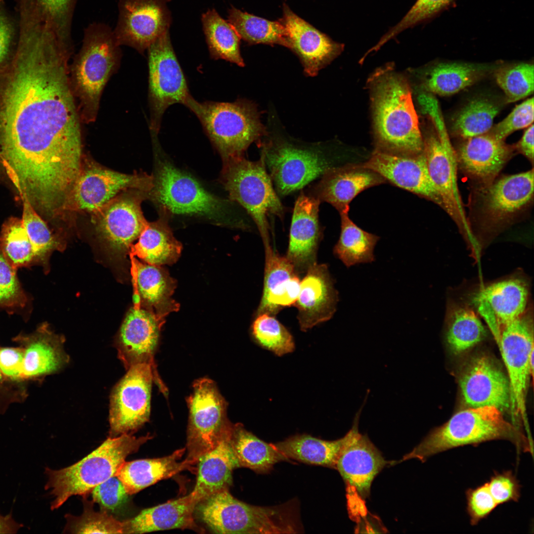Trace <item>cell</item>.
Returning <instances> with one entry per match:
<instances>
[{"mask_svg": "<svg viewBox=\"0 0 534 534\" xmlns=\"http://www.w3.org/2000/svg\"><path fill=\"white\" fill-rule=\"evenodd\" d=\"M68 60L55 40L27 32L0 68V183L18 197L61 196L81 171V121Z\"/></svg>", "mask_w": 534, "mask_h": 534, "instance_id": "obj_1", "label": "cell"}, {"mask_svg": "<svg viewBox=\"0 0 534 534\" xmlns=\"http://www.w3.org/2000/svg\"><path fill=\"white\" fill-rule=\"evenodd\" d=\"M376 75L372 101L378 149L399 154L423 153L424 141L407 82L392 71Z\"/></svg>", "mask_w": 534, "mask_h": 534, "instance_id": "obj_2", "label": "cell"}, {"mask_svg": "<svg viewBox=\"0 0 534 534\" xmlns=\"http://www.w3.org/2000/svg\"><path fill=\"white\" fill-rule=\"evenodd\" d=\"M499 439L511 442L518 450L533 451L529 438L507 421L499 409L493 406L470 407L435 429L400 462L411 458L424 462L453 448Z\"/></svg>", "mask_w": 534, "mask_h": 534, "instance_id": "obj_3", "label": "cell"}, {"mask_svg": "<svg viewBox=\"0 0 534 534\" xmlns=\"http://www.w3.org/2000/svg\"><path fill=\"white\" fill-rule=\"evenodd\" d=\"M120 45L106 25L94 23L84 30L82 47L69 77L81 122H94L103 90L119 62Z\"/></svg>", "mask_w": 534, "mask_h": 534, "instance_id": "obj_4", "label": "cell"}, {"mask_svg": "<svg viewBox=\"0 0 534 534\" xmlns=\"http://www.w3.org/2000/svg\"><path fill=\"white\" fill-rule=\"evenodd\" d=\"M153 437L138 438L131 434L108 438L96 449L76 463L60 470L45 469L46 490L53 497L52 510L60 507L71 496H83L97 485L115 476L129 455Z\"/></svg>", "mask_w": 534, "mask_h": 534, "instance_id": "obj_5", "label": "cell"}, {"mask_svg": "<svg viewBox=\"0 0 534 534\" xmlns=\"http://www.w3.org/2000/svg\"><path fill=\"white\" fill-rule=\"evenodd\" d=\"M184 105L198 118L223 160L243 156L266 133L257 107L249 100L199 102L190 95Z\"/></svg>", "mask_w": 534, "mask_h": 534, "instance_id": "obj_6", "label": "cell"}, {"mask_svg": "<svg viewBox=\"0 0 534 534\" xmlns=\"http://www.w3.org/2000/svg\"><path fill=\"white\" fill-rule=\"evenodd\" d=\"M222 177L229 198L243 207L255 222L265 248L271 246L267 218L282 217L283 208L263 158L252 162L241 156L224 160Z\"/></svg>", "mask_w": 534, "mask_h": 534, "instance_id": "obj_7", "label": "cell"}, {"mask_svg": "<svg viewBox=\"0 0 534 534\" xmlns=\"http://www.w3.org/2000/svg\"><path fill=\"white\" fill-rule=\"evenodd\" d=\"M187 400L189 409L186 459L197 463L232 429L226 416V403L215 383L208 378L196 380Z\"/></svg>", "mask_w": 534, "mask_h": 534, "instance_id": "obj_8", "label": "cell"}, {"mask_svg": "<svg viewBox=\"0 0 534 534\" xmlns=\"http://www.w3.org/2000/svg\"><path fill=\"white\" fill-rule=\"evenodd\" d=\"M261 145L262 158L282 195L301 189L331 168L316 148L299 145L276 134Z\"/></svg>", "mask_w": 534, "mask_h": 534, "instance_id": "obj_9", "label": "cell"}, {"mask_svg": "<svg viewBox=\"0 0 534 534\" xmlns=\"http://www.w3.org/2000/svg\"><path fill=\"white\" fill-rule=\"evenodd\" d=\"M147 50L150 128L156 134L167 108L175 103L184 105L190 94L172 45L169 30L159 36Z\"/></svg>", "mask_w": 534, "mask_h": 534, "instance_id": "obj_10", "label": "cell"}, {"mask_svg": "<svg viewBox=\"0 0 534 534\" xmlns=\"http://www.w3.org/2000/svg\"><path fill=\"white\" fill-rule=\"evenodd\" d=\"M154 178L146 174H125L95 164L82 166L62 209L92 213L128 190L150 192Z\"/></svg>", "mask_w": 534, "mask_h": 534, "instance_id": "obj_11", "label": "cell"}, {"mask_svg": "<svg viewBox=\"0 0 534 534\" xmlns=\"http://www.w3.org/2000/svg\"><path fill=\"white\" fill-rule=\"evenodd\" d=\"M150 192L173 214L201 215L214 220L224 214L223 201L205 190L196 179L167 163L159 167Z\"/></svg>", "mask_w": 534, "mask_h": 534, "instance_id": "obj_12", "label": "cell"}, {"mask_svg": "<svg viewBox=\"0 0 534 534\" xmlns=\"http://www.w3.org/2000/svg\"><path fill=\"white\" fill-rule=\"evenodd\" d=\"M113 388L109 416L110 437L132 434L149 419L152 367L140 363L130 367Z\"/></svg>", "mask_w": 534, "mask_h": 534, "instance_id": "obj_13", "label": "cell"}, {"mask_svg": "<svg viewBox=\"0 0 534 534\" xmlns=\"http://www.w3.org/2000/svg\"><path fill=\"white\" fill-rule=\"evenodd\" d=\"M498 346L507 371L512 416L522 419L527 428L526 397L532 376L530 357L534 337L533 325L526 313L500 327Z\"/></svg>", "mask_w": 534, "mask_h": 534, "instance_id": "obj_14", "label": "cell"}, {"mask_svg": "<svg viewBox=\"0 0 534 534\" xmlns=\"http://www.w3.org/2000/svg\"><path fill=\"white\" fill-rule=\"evenodd\" d=\"M430 117L436 133L424 139L429 175L441 196L442 207L458 224L466 225L457 185L455 152L441 111H433Z\"/></svg>", "mask_w": 534, "mask_h": 534, "instance_id": "obj_15", "label": "cell"}, {"mask_svg": "<svg viewBox=\"0 0 534 534\" xmlns=\"http://www.w3.org/2000/svg\"><path fill=\"white\" fill-rule=\"evenodd\" d=\"M171 0H119L118 18L113 33L118 44L143 53L172 21Z\"/></svg>", "mask_w": 534, "mask_h": 534, "instance_id": "obj_16", "label": "cell"}, {"mask_svg": "<svg viewBox=\"0 0 534 534\" xmlns=\"http://www.w3.org/2000/svg\"><path fill=\"white\" fill-rule=\"evenodd\" d=\"M164 318L138 306L128 312L116 340L118 356L128 370L132 366L147 363L152 367L154 380L166 396L168 390L160 377L154 356Z\"/></svg>", "mask_w": 534, "mask_h": 534, "instance_id": "obj_17", "label": "cell"}, {"mask_svg": "<svg viewBox=\"0 0 534 534\" xmlns=\"http://www.w3.org/2000/svg\"><path fill=\"white\" fill-rule=\"evenodd\" d=\"M145 192L122 193L92 213L97 232L114 250L129 249L147 225L140 206Z\"/></svg>", "mask_w": 534, "mask_h": 534, "instance_id": "obj_18", "label": "cell"}, {"mask_svg": "<svg viewBox=\"0 0 534 534\" xmlns=\"http://www.w3.org/2000/svg\"><path fill=\"white\" fill-rule=\"evenodd\" d=\"M362 407L355 416L352 428L338 457L335 469L346 483L348 490L356 492L362 498L369 494L372 482L388 464L380 452L366 435L358 431V422Z\"/></svg>", "mask_w": 534, "mask_h": 534, "instance_id": "obj_19", "label": "cell"}, {"mask_svg": "<svg viewBox=\"0 0 534 534\" xmlns=\"http://www.w3.org/2000/svg\"><path fill=\"white\" fill-rule=\"evenodd\" d=\"M395 185L442 207V201L429 175L424 152L399 154L376 150L361 165Z\"/></svg>", "mask_w": 534, "mask_h": 534, "instance_id": "obj_20", "label": "cell"}, {"mask_svg": "<svg viewBox=\"0 0 534 534\" xmlns=\"http://www.w3.org/2000/svg\"><path fill=\"white\" fill-rule=\"evenodd\" d=\"M305 273L301 280L295 304L303 331L330 320L336 311L339 301V294L326 264L316 262Z\"/></svg>", "mask_w": 534, "mask_h": 534, "instance_id": "obj_21", "label": "cell"}, {"mask_svg": "<svg viewBox=\"0 0 534 534\" xmlns=\"http://www.w3.org/2000/svg\"><path fill=\"white\" fill-rule=\"evenodd\" d=\"M482 200L486 223L502 224L528 206L534 197V170L503 176L487 185Z\"/></svg>", "mask_w": 534, "mask_h": 534, "instance_id": "obj_22", "label": "cell"}, {"mask_svg": "<svg viewBox=\"0 0 534 534\" xmlns=\"http://www.w3.org/2000/svg\"><path fill=\"white\" fill-rule=\"evenodd\" d=\"M459 385L463 400L469 407L493 406L501 411L510 407L508 378L486 356L472 361Z\"/></svg>", "mask_w": 534, "mask_h": 534, "instance_id": "obj_23", "label": "cell"}, {"mask_svg": "<svg viewBox=\"0 0 534 534\" xmlns=\"http://www.w3.org/2000/svg\"><path fill=\"white\" fill-rule=\"evenodd\" d=\"M528 297L526 283L513 278L488 286L476 297L478 311L497 345L500 327L526 313Z\"/></svg>", "mask_w": 534, "mask_h": 534, "instance_id": "obj_24", "label": "cell"}, {"mask_svg": "<svg viewBox=\"0 0 534 534\" xmlns=\"http://www.w3.org/2000/svg\"><path fill=\"white\" fill-rule=\"evenodd\" d=\"M320 202L302 193L295 203L285 257L298 275L306 273L317 262L321 235L318 216Z\"/></svg>", "mask_w": 534, "mask_h": 534, "instance_id": "obj_25", "label": "cell"}, {"mask_svg": "<svg viewBox=\"0 0 534 534\" xmlns=\"http://www.w3.org/2000/svg\"><path fill=\"white\" fill-rule=\"evenodd\" d=\"M514 146L490 132L464 139L455 152L460 168L482 183L493 181L512 156Z\"/></svg>", "mask_w": 534, "mask_h": 534, "instance_id": "obj_26", "label": "cell"}, {"mask_svg": "<svg viewBox=\"0 0 534 534\" xmlns=\"http://www.w3.org/2000/svg\"><path fill=\"white\" fill-rule=\"evenodd\" d=\"M288 35L290 48L299 56L306 74L314 76L340 51L341 45L284 7L282 21Z\"/></svg>", "mask_w": 534, "mask_h": 534, "instance_id": "obj_27", "label": "cell"}, {"mask_svg": "<svg viewBox=\"0 0 534 534\" xmlns=\"http://www.w3.org/2000/svg\"><path fill=\"white\" fill-rule=\"evenodd\" d=\"M375 171L361 165L330 168L315 187L316 197L339 213L349 212L351 202L362 191L386 182Z\"/></svg>", "mask_w": 534, "mask_h": 534, "instance_id": "obj_28", "label": "cell"}, {"mask_svg": "<svg viewBox=\"0 0 534 534\" xmlns=\"http://www.w3.org/2000/svg\"><path fill=\"white\" fill-rule=\"evenodd\" d=\"M197 502L191 493L176 499L141 511L123 521L124 534H142L172 529L190 530L205 533L195 521Z\"/></svg>", "mask_w": 534, "mask_h": 534, "instance_id": "obj_29", "label": "cell"}, {"mask_svg": "<svg viewBox=\"0 0 534 534\" xmlns=\"http://www.w3.org/2000/svg\"><path fill=\"white\" fill-rule=\"evenodd\" d=\"M133 261L137 306L161 318L178 311L179 305L172 298L176 281L167 270L161 266L142 263L134 258Z\"/></svg>", "mask_w": 534, "mask_h": 534, "instance_id": "obj_30", "label": "cell"}, {"mask_svg": "<svg viewBox=\"0 0 534 534\" xmlns=\"http://www.w3.org/2000/svg\"><path fill=\"white\" fill-rule=\"evenodd\" d=\"M24 350L23 378L36 377L59 371L69 361L62 336L43 324L34 333L15 338Z\"/></svg>", "mask_w": 534, "mask_h": 534, "instance_id": "obj_31", "label": "cell"}, {"mask_svg": "<svg viewBox=\"0 0 534 534\" xmlns=\"http://www.w3.org/2000/svg\"><path fill=\"white\" fill-rule=\"evenodd\" d=\"M232 430L197 462L196 483L190 492L197 503L232 484V472L240 466L230 443Z\"/></svg>", "mask_w": 534, "mask_h": 534, "instance_id": "obj_32", "label": "cell"}, {"mask_svg": "<svg viewBox=\"0 0 534 534\" xmlns=\"http://www.w3.org/2000/svg\"><path fill=\"white\" fill-rule=\"evenodd\" d=\"M185 451L183 447L161 458L125 461L115 476L123 483L127 493L133 495L182 471L191 470L194 465L193 462L186 459L180 461Z\"/></svg>", "mask_w": 534, "mask_h": 534, "instance_id": "obj_33", "label": "cell"}, {"mask_svg": "<svg viewBox=\"0 0 534 534\" xmlns=\"http://www.w3.org/2000/svg\"><path fill=\"white\" fill-rule=\"evenodd\" d=\"M130 248L132 253L145 263L155 266L172 265L177 261L182 250L181 244L174 236L166 221L162 218L147 223Z\"/></svg>", "mask_w": 534, "mask_h": 534, "instance_id": "obj_34", "label": "cell"}, {"mask_svg": "<svg viewBox=\"0 0 534 534\" xmlns=\"http://www.w3.org/2000/svg\"><path fill=\"white\" fill-rule=\"evenodd\" d=\"M347 439V434L335 441H326L310 435L301 434L272 444L287 459L335 469L338 457Z\"/></svg>", "mask_w": 534, "mask_h": 534, "instance_id": "obj_35", "label": "cell"}, {"mask_svg": "<svg viewBox=\"0 0 534 534\" xmlns=\"http://www.w3.org/2000/svg\"><path fill=\"white\" fill-rule=\"evenodd\" d=\"M491 69L484 64L441 63L431 69L424 84L425 89L432 93L450 95L476 83Z\"/></svg>", "mask_w": 534, "mask_h": 534, "instance_id": "obj_36", "label": "cell"}, {"mask_svg": "<svg viewBox=\"0 0 534 534\" xmlns=\"http://www.w3.org/2000/svg\"><path fill=\"white\" fill-rule=\"evenodd\" d=\"M230 443L240 467L257 473L268 472L276 463L288 460L272 443L262 441L240 423L233 425Z\"/></svg>", "mask_w": 534, "mask_h": 534, "instance_id": "obj_37", "label": "cell"}, {"mask_svg": "<svg viewBox=\"0 0 534 534\" xmlns=\"http://www.w3.org/2000/svg\"><path fill=\"white\" fill-rule=\"evenodd\" d=\"M341 232L333 254L348 268L375 261L374 250L380 239L364 231L351 220L349 212L340 213Z\"/></svg>", "mask_w": 534, "mask_h": 534, "instance_id": "obj_38", "label": "cell"}, {"mask_svg": "<svg viewBox=\"0 0 534 534\" xmlns=\"http://www.w3.org/2000/svg\"><path fill=\"white\" fill-rule=\"evenodd\" d=\"M77 0H14L38 16L54 33L63 51L72 52L71 24Z\"/></svg>", "mask_w": 534, "mask_h": 534, "instance_id": "obj_39", "label": "cell"}, {"mask_svg": "<svg viewBox=\"0 0 534 534\" xmlns=\"http://www.w3.org/2000/svg\"><path fill=\"white\" fill-rule=\"evenodd\" d=\"M201 21L211 56L214 59H224L244 66L239 49L241 38L229 22L215 9L203 13Z\"/></svg>", "mask_w": 534, "mask_h": 534, "instance_id": "obj_40", "label": "cell"}, {"mask_svg": "<svg viewBox=\"0 0 534 534\" xmlns=\"http://www.w3.org/2000/svg\"><path fill=\"white\" fill-rule=\"evenodd\" d=\"M241 39L251 44H279L290 48L288 35L282 23L271 21L232 7L228 20Z\"/></svg>", "mask_w": 534, "mask_h": 534, "instance_id": "obj_41", "label": "cell"}, {"mask_svg": "<svg viewBox=\"0 0 534 534\" xmlns=\"http://www.w3.org/2000/svg\"><path fill=\"white\" fill-rule=\"evenodd\" d=\"M500 109V105L491 99L474 98L454 115L450 130L454 135L464 139L487 133L492 128Z\"/></svg>", "mask_w": 534, "mask_h": 534, "instance_id": "obj_42", "label": "cell"}, {"mask_svg": "<svg viewBox=\"0 0 534 534\" xmlns=\"http://www.w3.org/2000/svg\"><path fill=\"white\" fill-rule=\"evenodd\" d=\"M446 339L457 354L472 348L484 337L485 329L475 312L467 306L451 305L447 313Z\"/></svg>", "mask_w": 534, "mask_h": 534, "instance_id": "obj_43", "label": "cell"}, {"mask_svg": "<svg viewBox=\"0 0 534 534\" xmlns=\"http://www.w3.org/2000/svg\"><path fill=\"white\" fill-rule=\"evenodd\" d=\"M0 247L16 269L36 262L33 245L20 218L11 216L4 222L0 231Z\"/></svg>", "mask_w": 534, "mask_h": 534, "instance_id": "obj_44", "label": "cell"}, {"mask_svg": "<svg viewBox=\"0 0 534 534\" xmlns=\"http://www.w3.org/2000/svg\"><path fill=\"white\" fill-rule=\"evenodd\" d=\"M251 332L257 344L277 356L292 353L295 349L292 335L273 315L266 313L257 315Z\"/></svg>", "mask_w": 534, "mask_h": 534, "instance_id": "obj_45", "label": "cell"}, {"mask_svg": "<svg viewBox=\"0 0 534 534\" xmlns=\"http://www.w3.org/2000/svg\"><path fill=\"white\" fill-rule=\"evenodd\" d=\"M534 65L527 63L508 65L495 71L498 85L503 91L507 103H512L534 91Z\"/></svg>", "mask_w": 534, "mask_h": 534, "instance_id": "obj_46", "label": "cell"}, {"mask_svg": "<svg viewBox=\"0 0 534 534\" xmlns=\"http://www.w3.org/2000/svg\"><path fill=\"white\" fill-rule=\"evenodd\" d=\"M23 206L22 220L33 245L36 262L45 261L49 254L59 245L54 234L46 222L26 200L21 202Z\"/></svg>", "mask_w": 534, "mask_h": 534, "instance_id": "obj_47", "label": "cell"}, {"mask_svg": "<svg viewBox=\"0 0 534 534\" xmlns=\"http://www.w3.org/2000/svg\"><path fill=\"white\" fill-rule=\"evenodd\" d=\"M83 514L79 516L66 515V529L73 534H124L123 522L114 518L107 512L93 510L87 502Z\"/></svg>", "mask_w": 534, "mask_h": 534, "instance_id": "obj_48", "label": "cell"}, {"mask_svg": "<svg viewBox=\"0 0 534 534\" xmlns=\"http://www.w3.org/2000/svg\"><path fill=\"white\" fill-rule=\"evenodd\" d=\"M15 268L0 247V309L22 308L27 299L16 275Z\"/></svg>", "mask_w": 534, "mask_h": 534, "instance_id": "obj_49", "label": "cell"}, {"mask_svg": "<svg viewBox=\"0 0 534 534\" xmlns=\"http://www.w3.org/2000/svg\"><path fill=\"white\" fill-rule=\"evenodd\" d=\"M454 0H417L401 21L387 33L376 45L380 47L402 31L432 18L448 7Z\"/></svg>", "mask_w": 534, "mask_h": 534, "instance_id": "obj_50", "label": "cell"}, {"mask_svg": "<svg viewBox=\"0 0 534 534\" xmlns=\"http://www.w3.org/2000/svg\"><path fill=\"white\" fill-rule=\"evenodd\" d=\"M301 280L295 275L262 297L256 315L266 313L273 315L281 309L295 305L298 299Z\"/></svg>", "mask_w": 534, "mask_h": 534, "instance_id": "obj_51", "label": "cell"}, {"mask_svg": "<svg viewBox=\"0 0 534 534\" xmlns=\"http://www.w3.org/2000/svg\"><path fill=\"white\" fill-rule=\"evenodd\" d=\"M265 249V266L262 296L289 278L298 275L293 265L285 257L280 256L271 247Z\"/></svg>", "mask_w": 534, "mask_h": 534, "instance_id": "obj_52", "label": "cell"}, {"mask_svg": "<svg viewBox=\"0 0 534 534\" xmlns=\"http://www.w3.org/2000/svg\"><path fill=\"white\" fill-rule=\"evenodd\" d=\"M534 98L517 105L502 121L489 131L496 138L504 140L513 132L528 127L534 122Z\"/></svg>", "mask_w": 534, "mask_h": 534, "instance_id": "obj_53", "label": "cell"}, {"mask_svg": "<svg viewBox=\"0 0 534 534\" xmlns=\"http://www.w3.org/2000/svg\"><path fill=\"white\" fill-rule=\"evenodd\" d=\"M19 33L17 16L8 9L5 0H0V68L13 55Z\"/></svg>", "mask_w": 534, "mask_h": 534, "instance_id": "obj_54", "label": "cell"}, {"mask_svg": "<svg viewBox=\"0 0 534 534\" xmlns=\"http://www.w3.org/2000/svg\"><path fill=\"white\" fill-rule=\"evenodd\" d=\"M125 488L119 478L113 476L96 486L92 490L93 501L99 504L105 512H114L127 501Z\"/></svg>", "mask_w": 534, "mask_h": 534, "instance_id": "obj_55", "label": "cell"}, {"mask_svg": "<svg viewBox=\"0 0 534 534\" xmlns=\"http://www.w3.org/2000/svg\"><path fill=\"white\" fill-rule=\"evenodd\" d=\"M467 509L470 522L475 525L498 505L490 491L488 483L467 491Z\"/></svg>", "mask_w": 534, "mask_h": 534, "instance_id": "obj_56", "label": "cell"}, {"mask_svg": "<svg viewBox=\"0 0 534 534\" xmlns=\"http://www.w3.org/2000/svg\"><path fill=\"white\" fill-rule=\"evenodd\" d=\"M488 484L498 505L510 501H517L520 497L519 483L510 471L495 474Z\"/></svg>", "mask_w": 534, "mask_h": 534, "instance_id": "obj_57", "label": "cell"}, {"mask_svg": "<svg viewBox=\"0 0 534 534\" xmlns=\"http://www.w3.org/2000/svg\"><path fill=\"white\" fill-rule=\"evenodd\" d=\"M23 348L0 349V372L13 379H23Z\"/></svg>", "mask_w": 534, "mask_h": 534, "instance_id": "obj_58", "label": "cell"}, {"mask_svg": "<svg viewBox=\"0 0 534 534\" xmlns=\"http://www.w3.org/2000/svg\"><path fill=\"white\" fill-rule=\"evenodd\" d=\"M515 150L534 162V124L529 126L520 140L514 145Z\"/></svg>", "mask_w": 534, "mask_h": 534, "instance_id": "obj_59", "label": "cell"}, {"mask_svg": "<svg viewBox=\"0 0 534 534\" xmlns=\"http://www.w3.org/2000/svg\"><path fill=\"white\" fill-rule=\"evenodd\" d=\"M22 527L15 522L11 515L2 516L0 514V534H14Z\"/></svg>", "mask_w": 534, "mask_h": 534, "instance_id": "obj_60", "label": "cell"}, {"mask_svg": "<svg viewBox=\"0 0 534 534\" xmlns=\"http://www.w3.org/2000/svg\"><path fill=\"white\" fill-rule=\"evenodd\" d=\"M1 376H2V374H1V372H0V380L1 378Z\"/></svg>", "mask_w": 534, "mask_h": 534, "instance_id": "obj_61", "label": "cell"}]
</instances>
